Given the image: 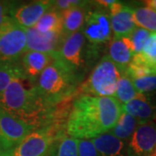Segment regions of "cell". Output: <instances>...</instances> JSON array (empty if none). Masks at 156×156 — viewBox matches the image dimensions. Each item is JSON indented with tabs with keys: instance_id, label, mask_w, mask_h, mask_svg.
<instances>
[{
	"instance_id": "cell-5",
	"label": "cell",
	"mask_w": 156,
	"mask_h": 156,
	"mask_svg": "<svg viewBox=\"0 0 156 156\" xmlns=\"http://www.w3.org/2000/svg\"><path fill=\"white\" fill-rule=\"evenodd\" d=\"M26 30L9 19L0 27V62H18L26 52Z\"/></svg>"
},
{
	"instance_id": "cell-21",
	"label": "cell",
	"mask_w": 156,
	"mask_h": 156,
	"mask_svg": "<svg viewBox=\"0 0 156 156\" xmlns=\"http://www.w3.org/2000/svg\"><path fill=\"white\" fill-rule=\"evenodd\" d=\"M139 121L136 120L134 117L122 112L117 122L116 125L114 127V128L109 133H111L118 139L125 141L130 139V137L134 134V132L139 126Z\"/></svg>"
},
{
	"instance_id": "cell-17",
	"label": "cell",
	"mask_w": 156,
	"mask_h": 156,
	"mask_svg": "<svg viewBox=\"0 0 156 156\" xmlns=\"http://www.w3.org/2000/svg\"><path fill=\"white\" fill-rule=\"evenodd\" d=\"M91 141L100 156H128L125 141L109 132L91 139Z\"/></svg>"
},
{
	"instance_id": "cell-1",
	"label": "cell",
	"mask_w": 156,
	"mask_h": 156,
	"mask_svg": "<svg viewBox=\"0 0 156 156\" xmlns=\"http://www.w3.org/2000/svg\"><path fill=\"white\" fill-rule=\"evenodd\" d=\"M122 113L115 97L83 95L73 102L66 129L69 136L91 140L110 132Z\"/></svg>"
},
{
	"instance_id": "cell-35",
	"label": "cell",
	"mask_w": 156,
	"mask_h": 156,
	"mask_svg": "<svg viewBox=\"0 0 156 156\" xmlns=\"http://www.w3.org/2000/svg\"><path fill=\"white\" fill-rule=\"evenodd\" d=\"M56 152L55 150V148H51V150H50V154H49V155L48 156H56Z\"/></svg>"
},
{
	"instance_id": "cell-30",
	"label": "cell",
	"mask_w": 156,
	"mask_h": 156,
	"mask_svg": "<svg viewBox=\"0 0 156 156\" xmlns=\"http://www.w3.org/2000/svg\"><path fill=\"white\" fill-rule=\"evenodd\" d=\"M16 8L15 4L9 1H0V27L11 18L12 12Z\"/></svg>"
},
{
	"instance_id": "cell-25",
	"label": "cell",
	"mask_w": 156,
	"mask_h": 156,
	"mask_svg": "<svg viewBox=\"0 0 156 156\" xmlns=\"http://www.w3.org/2000/svg\"><path fill=\"white\" fill-rule=\"evenodd\" d=\"M151 33L152 32L147 30L137 27L132 33L130 34V36L128 37L131 41V44H132L135 54L141 53L146 42L147 41Z\"/></svg>"
},
{
	"instance_id": "cell-10",
	"label": "cell",
	"mask_w": 156,
	"mask_h": 156,
	"mask_svg": "<svg viewBox=\"0 0 156 156\" xmlns=\"http://www.w3.org/2000/svg\"><path fill=\"white\" fill-rule=\"evenodd\" d=\"M82 31L85 38L93 44L105 43L111 37L110 18L100 11L89 12L85 17Z\"/></svg>"
},
{
	"instance_id": "cell-8",
	"label": "cell",
	"mask_w": 156,
	"mask_h": 156,
	"mask_svg": "<svg viewBox=\"0 0 156 156\" xmlns=\"http://www.w3.org/2000/svg\"><path fill=\"white\" fill-rule=\"evenodd\" d=\"M55 137L51 128L36 129L11 151V156H48Z\"/></svg>"
},
{
	"instance_id": "cell-22",
	"label": "cell",
	"mask_w": 156,
	"mask_h": 156,
	"mask_svg": "<svg viewBox=\"0 0 156 156\" xmlns=\"http://www.w3.org/2000/svg\"><path fill=\"white\" fill-rule=\"evenodd\" d=\"M17 77H26L20 62H0V96L11 82Z\"/></svg>"
},
{
	"instance_id": "cell-26",
	"label": "cell",
	"mask_w": 156,
	"mask_h": 156,
	"mask_svg": "<svg viewBox=\"0 0 156 156\" xmlns=\"http://www.w3.org/2000/svg\"><path fill=\"white\" fill-rule=\"evenodd\" d=\"M56 156H78V139L70 136L63 137Z\"/></svg>"
},
{
	"instance_id": "cell-18",
	"label": "cell",
	"mask_w": 156,
	"mask_h": 156,
	"mask_svg": "<svg viewBox=\"0 0 156 156\" xmlns=\"http://www.w3.org/2000/svg\"><path fill=\"white\" fill-rule=\"evenodd\" d=\"M85 20L84 6H77L62 12V33L64 38L83 28Z\"/></svg>"
},
{
	"instance_id": "cell-32",
	"label": "cell",
	"mask_w": 156,
	"mask_h": 156,
	"mask_svg": "<svg viewBox=\"0 0 156 156\" xmlns=\"http://www.w3.org/2000/svg\"><path fill=\"white\" fill-rule=\"evenodd\" d=\"M115 2V0H101V1H98V3L101 5L105 6L106 8H109L110 6Z\"/></svg>"
},
{
	"instance_id": "cell-34",
	"label": "cell",
	"mask_w": 156,
	"mask_h": 156,
	"mask_svg": "<svg viewBox=\"0 0 156 156\" xmlns=\"http://www.w3.org/2000/svg\"><path fill=\"white\" fill-rule=\"evenodd\" d=\"M0 156H11V152H5V151H1Z\"/></svg>"
},
{
	"instance_id": "cell-23",
	"label": "cell",
	"mask_w": 156,
	"mask_h": 156,
	"mask_svg": "<svg viewBox=\"0 0 156 156\" xmlns=\"http://www.w3.org/2000/svg\"><path fill=\"white\" fill-rule=\"evenodd\" d=\"M134 20L136 27L156 32V11L148 6L134 10Z\"/></svg>"
},
{
	"instance_id": "cell-14",
	"label": "cell",
	"mask_w": 156,
	"mask_h": 156,
	"mask_svg": "<svg viewBox=\"0 0 156 156\" xmlns=\"http://www.w3.org/2000/svg\"><path fill=\"white\" fill-rule=\"evenodd\" d=\"M56 52L46 53L40 51H26L20 59L23 74L29 80L36 82L41 73L56 59Z\"/></svg>"
},
{
	"instance_id": "cell-4",
	"label": "cell",
	"mask_w": 156,
	"mask_h": 156,
	"mask_svg": "<svg viewBox=\"0 0 156 156\" xmlns=\"http://www.w3.org/2000/svg\"><path fill=\"white\" fill-rule=\"evenodd\" d=\"M122 75L108 56H103L94 68L87 81L82 84L81 89L85 93L84 95L113 97L117 83Z\"/></svg>"
},
{
	"instance_id": "cell-2",
	"label": "cell",
	"mask_w": 156,
	"mask_h": 156,
	"mask_svg": "<svg viewBox=\"0 0 156 156\" xmlns=\"http://www.w3.org/2000/svg\"><path fill=\"white\" fill-rule=\"evenodd\" d=\"M50 108L39 94L37 83L27 77L15 78L0 96V109L37 128Z\"/></svg>"
},
{
	"instance_id": "cell-36",
	"label": "cell",
	"mask_w": 156,
	"mask_h": 156,
	"mask_svg": "<svg viewBox=\"0 0 156 156\" xmlns=\"http://www.w3.org/2000/svg\"><path fill=\"white\" fill-rule=\"evenodd\" d=\"M150 156H156V151L154 153V154H151Z\"/></svg>"
},
{
	"instance_id": "cell-7",
	"label": "cell",
	"mask_w": 156,
	"mask_h": 156,
	"mask_svg": "<svg viewBox=\"0 0 156 156\" xmlns=\"http://www.w3.org/2000/svg\"><path fill=\"white\" fill-rule=\"evenodd\" d=\"M85 40L83 31L79 30L64 39L56 52V59L79 78L85 64Z\"/></svg>"
},
{
	"instance_id": "cell-12",
	"label": "cell",
	"mask_w": 156,
	"mask_h": 156,
	"mask_svg": "<svg viewBox=\"0 0 156 156\" xmlns=\"http://www.w3.org/2000/svg\"><path fill=\"white\" fill-rule=\"evenodd\" d=\"M108 10L110 11V25L115 37H129L137 28L134 20V9L115 1Z\"/></svg>"
},
{
	"instance_id": "cell-11",
	"label": "cell",
	"mask_w": 156,
	"mask_h": 156,
	"mask_svg": "<svg viewBox=\"0 0 156 156\" xmlns=\"http://www.w3.org/2000/svg\"><path fill=\"white\" fill-rule=\"evenodd\" d=\"M53 7L52 1H36L27 5L16 7L12 12L11 18L22 28H34L41 17Z\"/></svg>"
},
{
	"instance_id": "cell-20",
	"label": "cell",
	"mask_w": 156,
	"mask_h": 156,
	"mask_svg": "<svg viewBox=\"0 0 156 156\" xmlns=\"http://www.w3.org/2000/svg\"><path fill=\"white\" fill-rule=\"evenodd\" d=\"M35 28L42 33L62 32V12L57 11L54 7H52L41 17Z\"/></svg>"
},
{
	"instance_id": "cell-37",
	"label": "cell",
	"mask_w": 156,
	"mask_h": 156,
	"mask_svg": "<svg viewBox=\"0 0 156 156\" xmlns=\"http://www.w3.org/2000/svg\"><path fill=\"white\" fill-rule=\"evenodd\" d=\"M0 152H1V150H0Z\"/></svg>"
},
{
	"instance_id": "cell-3",
	"label": "cell",
	"mask_w": 156,
	"mask_h": 156,
	"mask_svg": "<svg viewBox=\"0 0 156 156\" xmlns=\"http://www.w3.org/2000/svg\"><path fill=\"white\" fill-rule=\"evenodd\" d=\"M79 80L56 58L41 73L36 83L40 95L51 108L71 95Z\"/></svg>"
},
{
	"instance_id": "cell-24",
	"label": "cell",
	"mask_w": 156,
	"mask_h": 156,
	"mask_svg": "<svg viewBox=\"0 0 156 156\" xmlns=\"http://www.w3.org/2000/svg\"><path fill=\"white\" fill-rule=\"evenodd\" d=\"M139 93L134 88L132 79L123 74L117 83L116 90L113 97H115L122 105L135 98Z\"/></svg>"
},
{
	"instance_id": "cell-6",
	"label": "cell",
	"mask_w": 156,
	"mask_h": 156,
	"mask_svg": "<svg viewBox=\"0 0 156 156\" xmlns=\"http://www.w3.org/2000/svg\"><path fill=\"white\" fill-rule=\"evenodd\" d=\"M37 127L0 109V150L11 152Z\"/></svg>"
},
{
	"instance_id": "cell-31",
	"label": "cell",
	"mask_w": 156,
	"mask_h": 156,
	"mask_svg": "<svg viewBox=\"0 0 156 156\" xmlns=\"http://www.w3.org/2000/svg\"><path fill=\"white\" fill-rule=\"evenodd\" d=\"M52 5L53 7L57 11L63 12L77 6H84L86 5V2L78 1V0H57V1H52Z\"/></svg>"
},
{
	"instance_id": "cell-13",
	"label": "cell",
	"mask_w": 156,
	"mask_h": 156,
	"mask_svg": "<svg viewBox=\"0 0 156 156\" xmlns=\"http://www.w3.org/2000/svg\"><path fill=\"white\" fill-rule=\"evenodd\" d=\"M26 51L46 53L57 52L65 39L62 32L42 33L35 27L26 30Z\"/></svg>"
},
{
	"instance_id": "cell-29",
	"label": "cell",
	"mask_w": 156,
	"mask_h": 156,
	"mask_svg": "<svg viewBox=\"0 0 156 156\" xmlns=\"http://www.w3.org/2000/svg\"><path fill=\"white\" fill-rule=\"evenodd\" d=\"M78 156H100L91 140H78Z\"/></svg>"
},
{
	"instance_id": "cell-28",
	"label": "cell",
	"mask_w": 156,
	"mask_h": 156,
	"mask_svg": "<svg viewBox=\"0 0 156 156\" xmlns=\"http://www.w3.org/2000/svg\"><path fill=\"white\" fill-rule=\"evenodd\" d=\"M141 54L151 61L156 62V32H152L146 42Z\"/></svg>"
},
{
	"instance_id": "cell-15",
	"label": "cell",
	"mask_w": 156,
	"mask_h": 156,
	"mask_svg": "<svg viewBox=\"0 0 156 156\" xmlns=\"http://www.w3.org/2000/svg\"><path fill=\"white\" fill-rule=\"evenodd\" d=\"M134 55L135 53L128 37H114L111 39L108 45V56L122 74H125Z\"/></svg>"
},
{
	"instance_id": "cell-33",
	"label": "cell",
	"mask_w": 156,
	"mask_h": 156,
	"mask_svg": "<svg viewBox=\"0 0 156 156\" xmlns=\"http://www.w3.org/2000/svg\"><path fill=\"white\" fill-rule=\"evenodd\" d=\"M145 3L146 5L150 7L156 11V0H149V1H146Z\"/></svg>"
},
{
	"instance_id": "cell-27",
	"label": "cell",
	"mask_w": 156,
	"mask_h": 156,
	"mask_svg": "<svg viewBox=\"0 0 156 156\" xmlns=\"http://www.w3.org/2000/svg\"><path fill=\"white\" fill-rule=\"evenodd\" d=\"M134 88L139 94H145L156 89V76H147L132 79Z\"/></svg>"
},
{
	"instance_id": "cell-19",
	"label": "cell",
	"mask_w": 156,
	"mask_h": 156,
	"mask_svg": "<svg viewBox=\"0 0 156 156\" xmlns=\"http://www.w3.org/2000/svg\"><path fill=\"white\" fill-rule=\"evenodd\" d=\"M125 75L131 79L147 76H156V62L147 58L143 54H135L128 65Z\"/></svg>"
},
{
	"instance_id": "cell-16",
	"label": "cell",
	"mask_w": 156,
	"mask_h": 156,
	"mask_svg": "<svg viewBox=\"0 0 156 156\" xmlns=\"http://www.w3.org/2000/svg\"><path fill=\"white\" fill-rule=\"evenodd\" d=\"M122 112L134 117L140 123L150 122L155 115V108L145 94H139L135 98L122 105Z\"/></svg>"
},
{
	"instance_id": "cell-9",
	"label": "cell",
	"mask_w": 156,
	"mask_h": 156,
	"mask_svg": "<svg viewBox=\"0 0 156 156\" xmlns=\"http://www.w3.org/2000/svg\"><path fill=\"white\" fill-rule=\"evenodd\" d=\"M128 156H150L156 151V124L153 122L140 123L128 140Z\"/></svg>"
}]
</instances>
